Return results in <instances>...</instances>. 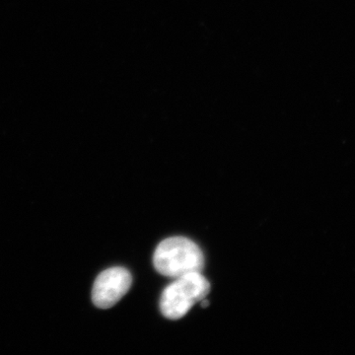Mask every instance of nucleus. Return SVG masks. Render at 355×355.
<instances>
[{"label": "nucleus", "mask_w": 355, "mask_h": 355, "mask_svg": "<svg viewBox=\"0 0 355 355\" xmlns=\"http://www.w3.org/2000/svg\"><path fill=\"white\" fill-rule=\"evenodd\" d=\"M153 263L161 275L178 279L190 273H202L205 257L200 248L188 238L171 237L156 248Z\"/></svg>", "instance_id": "obj_1"}, {"label": "nucleus", "mask_w": 355, "mask_h": 355, "mask_svg": "<svg viewBox=\"0 0 355 355\" xmlns=\"http://www.w3.org/2000/svg\"><path fill=\"white\" fill-rule=\"evenodd\" d=\"M209 291V280L200 272L178 277L163 291L160 300L161 312L167 319H181L193 305L207 297Z\"/></svg>", "instance_id": "obj_2"}, {"label": "nucleus", "mask_w": 355, "mask_h": 355, "mask_svg": "<svg viewBox=\"0 0 355 355\" xmlns=\"http://www.w3.org/2000/svg\"><path fill=\"white\" fill-rule=\"evenodd\" d=\"M132 284L130 272L123 268H112L98 275L92 289V301L101 309L113 307L127 294Z\"/></svg>", "instance_id": "obj_3"}, {"label": "nucleus", "mask_w": 355, "mask_h": 355, "mask_svg": "<svg viewBox=\"0 0 355 355\" xmlns=\"http://www.w3.org/2000/svg\"><path fill=\"white\" fill-rule=\"evenodd\" d=\"M209 305V301L207 300V299H202V308H207V306Z\"/></svg>", "instance_id": "obj_4"}]
</instances>
